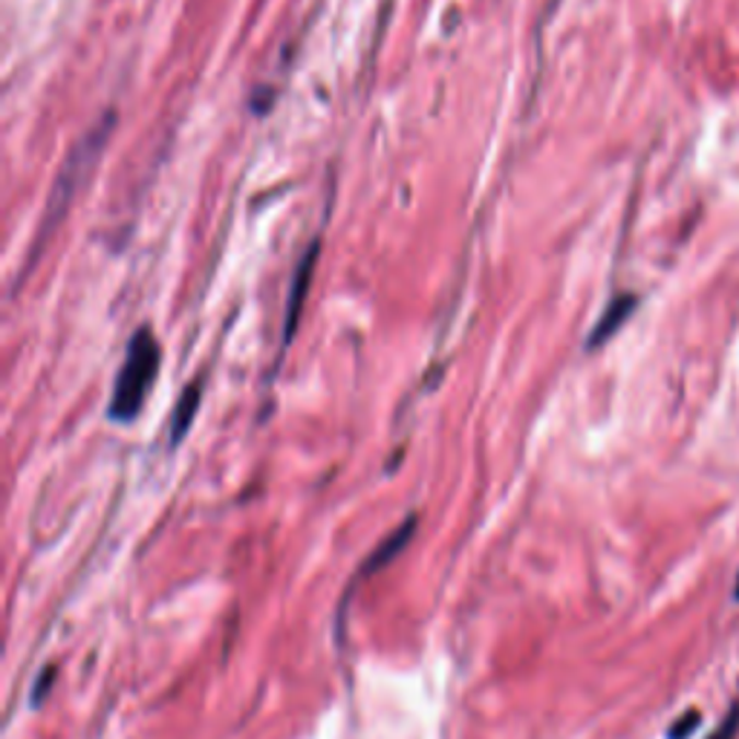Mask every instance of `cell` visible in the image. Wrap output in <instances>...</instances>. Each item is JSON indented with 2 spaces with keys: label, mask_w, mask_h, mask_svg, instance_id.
Segmentation results:
<instances>
[{
  "label": "cell",
  "mask_w": 739,
  "mask_h": 739,
  "mask_svg": "<svg viewBox=\"0 0 739 739\" xmlns=\"http://www.w3.org/2000/svg\"><path fill=\"white\" fill-rule=\"evenodd\" d=\"M160 373V344L151 330H139L128 347L125 365L116 376V388L111 396V419L134 422L142 411L145 399L151 393Z\"/></svg>",
  "instance_id": "1"
},
{
  "label": "cell",
  "mask_w": 739,
  "mask_h": 739,
  "mask_svg": "<svg viewBox=\"0 0 739 739\" xmlns=\"http://www.w3.org/2000/svg\"><path fill=\"white\" fill-rule=\"evenodd\" d=\"M416 529H419V517H416V515L405 517V520H402V526H396V529H393V532H390L388 538H384V541L379 543V546H376L373 552H370V555L365 557V564L358 566L356 578H353V584H350V587H347V592H344L342 610H338V621H342L344 610H347V604H350L347 598H350L353 592H356L358 584H361V580H367V578H373L376 573H382L384 566L393 564V561H396V557L402 555V552H405L407 543L414 541Z\"/></svg>",
  "instance_id": "2"
},
{
  "label": "cell",
  "mask_w": 739,
  "mask_h": 739,
  "mask_svg": "<svg viewBox=\"0 0 739 739\" xmlns=\"http://www.w3.org/2000/svg\"><path fill=\"white\" fill-rule=\"evenodd\" d=\"M315 255H319V246H312L310 252H307V257H303V263H301V269H298V275H295L292 295H289V303H287V326H284V342H292L295 324H298L303 298H307V287H310L312 263H315Z\"/></svg>",
  "instance_id": "3"
},
{
  "label": "cell",
  "mask_w": 739,
  "mask_h": 739,
  "mask_svg": "<svg viewBox=\"0 0 739 739\" xmlns=\"http://www.w3.org/2000/svg\"><path fill=\"white\" fill-rule=\"evenodd\" d=\"M636 310V298L633 295H621L615 301L607 307V312L601 315V321L596 324L592 335H589V347H598V344L610 342L612 335L619 333V326L630 319V312Z\"/></svg>",
  "instance_id": "4"
},
{
  "label": "cell",
  "mask_w": 739,
  "mask_h": 739,
  "mask_svg": "<svg viewBox=\"0 0 739 739\" xmlns=\"http://www.w3.org/2000/svg\"><path fill=\"white\" fill-rule=\"evenodd\" d=\"M199 390H203L199 384H192L183 393V399H180V405H176L174 416H171V446H180L185 434H188V428H192L194 414H197L199 407Z\"/></svg>",
  "instance_id": "5"
},
{
  "label": "cell",
  "mask_w": 739,
  "mask_h": 739,
  "mask_svg": "<svg viewBox=\"0 0 739 739\" xmlns=\"http://www.w3.org/2000/svg\"><path fill=\"white\" fill-rule=\"evenodd\" d=\"M56 676H58V670L53 668V665H49V668L41 670L38 679H35V682H33V693H30V705L38 707L41 702L47 700L49 691H53V684H56Z\"/></svg>",
  "instance_id": "6"
},
{
  "label": "cell",
  "mask_w": 739,
  "mask_h": 739,
  "mask_svg": "<svg viewBox=\"0 0 739 739\" xmlns=\"http://www.w3.org/2000/svg\"><path fill=\"white\" fill-rule=\"evenodd\" d=\"M700 723H702L700 711H688V714H684L679 723L670 725L668 739H688L693 731H696V728H700Z\"/></svg>",
  "instance_id": "7"
},
{
  "label": "cell",
  "mask_w": 739,
  "mask_h": 739,
  "mask_svg": "<svg viewBox=\"0 0 739 739\" xmlns=\"http://www.w3.org/2000/svg\"><path fill=\"white\" fill-rule=\"evenodd\" d=\"M737 734H739V702H734L731 711H728L723 723H719V728H716L707 739H737Z\"/></svg>",
  "instance_id": "8"
},
{
  "label": "cell",
  "mask_w": 739,
  "mask_h": 739,
  "mask_svg": "<svg viewBox=\"0 0 739 739\" xmlns=\"http://www.w3.org/2000/svg\"><path fill=\"white\" fill-rule=\"evenodd\" d=\"M734 596H737V598H739V578H737V589H734Z\"/></svg>",
  "instance_id": "9"
}]
</instances>
